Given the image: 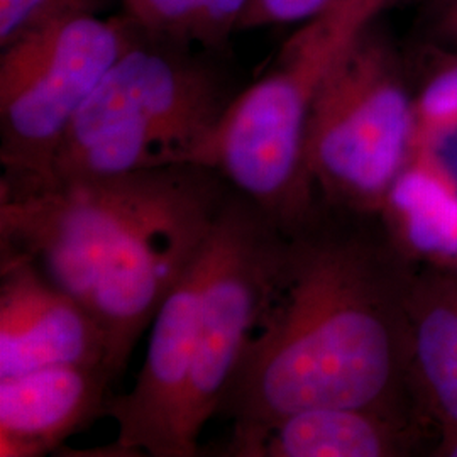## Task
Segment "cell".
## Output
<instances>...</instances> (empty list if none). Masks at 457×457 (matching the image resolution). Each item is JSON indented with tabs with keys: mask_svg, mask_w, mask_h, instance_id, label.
<instances>
[{
	"mask_svg": "<svg viewBox=\"0 0 457 457\" xmlns=\"http://www.w3.org/2000/svg\"><path fill=\"white\" fill-rule=\"evenodd\" d=\"M413 275L381 213L317 196L283 230L266 303L217 415L232 430L326 407L415 415Z\"/></svg>",
	"mask_w": 457,
	"mask_h": 457,
	"instance_id": "6da1fadb",
	"label": "cell"
},
{
	"mask_svg": "<svg viewBox=\"0 0 457 457\" xmlns=\"http://www.w3.org/2000/svg\"><path fill=\"white\" fill-rule=\"evenodd\" d=\"M230 188L212 168L177 163L2 192L0 256L33 262L92 312L119 379L204 254Z\"/></svg>",
	"mask_w": 457,
	"mask_h": 457,
	"instance_id": "7a4b0ae2",
	"label": "cell"
},
{
	"mask_svg": "<svg viewBox=\"0 0 457 457\" xmlns=\"http://www.w3.org/2000/svg\"><path fill=\"white\" fill-rule=\"evenodd\" d=\"M239 92L211 58L141 33L71 120L51 181L190 163Z\"/></svg>",
	"mask_w": 457,
	"mask_h": 457,
	"instance_id": "3957f363",
	"label": "cell"
},
{
	"mask_svg": "<svg viewBox=\"0 0 457 457\" xmlns=\"http://www.w3.org/2000/svg\"><path fill=\"white\" fill-rule=\"evenodd\" d=\"M417 104L379 19L327 71L312 98L305 160L315 195L379 212L411 158Z\"/></svg>",
	"mask_w": 457,
	"mask_h": 457,
	"instance_id": "277c9868",
	"label": "cell"
},
{
	"mask_svg": "<svg viewBox=\"0 0 457 457\" xmlns=\"http://www.w3.org/2000/svg\"><path fill=\"white\" fill-rule=\"evenodd\" d=\"M139 36L124 14L70 11L0 46V192L51 181L71 120Z\"/></svg>",
	"mask_w": 457,
	"mask_h": 457,
	"instance_id": "5b68a950",
	"label": "cell"
},
{
	"mask_svg": "<svg viewBox=\"0 0 457 457\" xmlns=\"http://www.w3.org/2000/svg\"><path fill=\"white\" fill-rule=\"evenodd\" d=\"M281 239L275 220L230 188L209 241V273L185 407V441L194 457L202 454L200 436L217 415L260 320Z\"/></svg>",
	"mask_w": 457,
	"mask_h": 457,
	"instance_id": "8992f818",
	"label": "cell"
},
{
	"mask_svg": "<svg viewBox=\"0 0 457 457\" xmlns=\"http://www.w3.org/2000/svg\"><path fill=\"white\" fill-rule=\"evenodd\" d=\"M60 364L111 371L102 327L82 302L36 264L0 256V378Z\"/></svg>",
	"mask_w": 457,
	"mask_h": 457,
	"instance_id": "52a82bcc",
	"label": "cell"
},
{
	"mask_svg": "<svg viewBox=\"0 0 457 457\" xmlns=\"http://www.w3.org/2000/svg\"><path fill=\"white\" fill-rule=\"evenodd\" d=\"M115 378L105 366L60 364L0 378V456L39 457L107 417Z\"/></svg>",
	"mask_w": 457,
	"mask_h": 457,
	"instance_id": "ba28073f",
	"label": "cell"
},
{
	"mask_svg": "<svg viewBox=\"0 0 457 457\" xmlns=\"http://www.w3.org/2000/svg\"><path fill=\"white\" fill-rule=\"evenodd\" d=\"M413 413L326 407L287 415L273 424L232 430L219 456L400 457L419 441Z\"/></svg>",
	"mask_w": 457,
	"mask_h": 457,
	"instance_id": "9c48e42d",
	"label": "cell"
},
{
	"mask_svg": "<svg viewBox=\"0 0 457 457\" xmlns=\"http://www.w3.org/2000/svg\"><path fill=\"white\" fill-rule=\"evenodd\" d=\"M410 388L425 420L457 428V277L415 271L409 295Z\"/></svg>",
	"mask_w": 457,
	"mask_h": 457,
	"instance_id": "30bf717a",
	"label": "cell"
},
{
	"mask_svg": "<svg viewBox=\"0 0 457 457\" xmlns=\"http://www.w3.org/2000/svg\"><path fill=\"white\" fill-rule=\"evenodd\" d=\"M379 213L410 256L456 262L457 188L432 166L411 158Z\"/></svg>",
	"mask_w": 457,
	"mask_h": 457,
	"instance_id": "8fae6325",
	"label": "cell"
},
{
	"mask_svg": "<svg viewBox=\"0 0 457 457\" xmlns=\"http://www.w3.org/2000/svg\"><path fill=\"white\" fill-rule=\"evenodd\" d=\"M124 16L146 36L185 46L222 48L247 0H120Z\"/></svg>",
	"mask_w": 457,
	"mask_h": 457,
	"instance_id": "7c38bea8",
	"label": "cell"
},
{
	"mask_svg": "<svg viewBox=\"0 0 457 457\" xmlns=\"http://www.w3.org/2000/svg\"><path fill=\"white\" fill-rule=\"evenodd\" d=\"M411 158L432 166L457 188V120L417 119Z\"/></svg>",
	"mask_w": 457,
	"mask_h": 457,
	"instance_id": "4fadbf2b",
	"label": "cell"
},
{
	"mask_svg": "<svg viewBox=\"0 0 457 457\" xmlns=\"http://www.w3.org/2000/svg\"><path fill=\"white\" fill-rule=\"evenodd\" d=\"M105 0H0V46L46 17L70 11L100 12Z\"/></svg>",
	"mask_w": 457,
	"mask_h": 457,
	"instance_id": "5bb4252c",
	"label": "cell"
},
{
	"mask_svg": "<svg viewBox=\"0 0 457 457\" xmlns=\"http://www.w3.org/2000/svg\"><path fill=\"white\" fill-rule=\"evenodd\" d=\"M339 2L341 0H247L239 29L305 24Z\"/></svg>",
	"mask_w": 457,
	"mask_h": 457,
	"instance_id": "9a60e30c",
	"label": "cell"
},
{
	"mask_svg": "<svg viewBox=\"0 0 457 457\" xmlns=\"http://www.w3.org/2000/svg\"><path fill=\"white\" fill-rule=\"evenodd\" d=\"M415 104L419 120H457V53L427 79Z\"/></svg>",
	"mask_w": 457,
	"mask_h": 457,
	"instance_id": "2e32d148",
	"label": "cell"
},
{
	"mask_svg": "<svg viewBox=\"0 0 457 457\" xmlns=\"http://www.w3.org/2000/svg\"><path fill=\"white\" fill-rule=\"evenodd\" d=\"M434 21L442 43L457 53V0H436Z\"/></svg>",
	"mask_w": 457,
	"mask_h": 457,
	"instance_id": "e0dca14e",
	"label": "cell"
},
{
	"mask_svg": "<svg viewBox=\"0 0 457 457\" xmlns=\"http://www.w3.org/2000/svg\"><path fill=\"white\" fill-rule=\"evenodd\" d=\"M439 442L432 456L457 457V428L439 430Z\"/></svg>",
	"mask_w": 457,
	"mask_h": 457,
	"instance_id": "ac0fdd59",
	"label": "cell"
}]
</instances>
